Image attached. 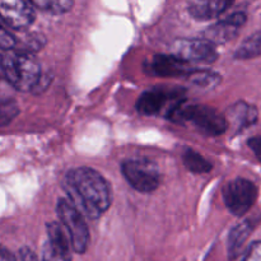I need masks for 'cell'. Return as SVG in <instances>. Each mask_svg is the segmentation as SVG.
I'll return each instance as SVG.
<instances>
[{
    "instance_id": "6da1fadb",
    "label": "cell",
    "mask_w": 261,
    "mask_h": 261,
    "mask_svg": "<svg viewBox=\"0 0 261 261\" xmlns=\"http://www.w3.org/2000/svg\"><path fill=\"white\" fill-rule=\"evenodd\" d=\"M68 200L89 219H97L111 206V188L106 178L89 167L69 171L63 181Z\"/></svg>"
},
{
    "instance_id": "7a4b0ae2",
    "label": "cell",
    "mask_w": 261,
    "mask_h": 261,
    "mask_svg": "<svg viewBox=\"0 0 261 261\" xmlns=\"http://www.w3.org/2000/svg\"><path fill=\"white\" fill-rule=\"evenodd\" d=\"M0 65L5 81L17 91H35L42 78L40 64L32 54L18 50L3 51Z\"/></svg>"
},
{
    "instance_id": "3957f363",
    "label": "cell",
    "mask_w": 261,
    "mask_h": 261,
    "mask_svg": "<svg viewBox=\"0 0 261 261\" xmlns=\"http://www.w3.org/2000/svg\"><path fill=\"white\" fill-rule=\"evenodd\" d=\"M168 119L177 124H190L199 133L209 137L222 135L228 127V122L223 115L204 105H189L185 102Z\"/></svg>"
},
{
    "instance_id": "277c9868",
    "label": "cell",
    "mask_w": 261,
    "mask_h": 261,
    "mask_svg": "<svg viewBox=\"0 0 261 261\" xmlns=\"http://www.w3.org/2000/svg\"><path fill=\"white\" fill-rule=\"evenodd\" d=\"M185 102V89L180 87H155L140 94L137 110L145 116L165 115L168 119Z\"/></svg>"
},
{
    "instance_id": "5b68a950",
    "label": "cell",
    "mask_w": 261,
    "mask_h": 261,
    "mask_svg": "<svg viewBox=\"0 0 261 261\" xmlns=\"http://www.w3.org/2000/svg\"><path fill=\"white\" fill-rule=\"evenodd\" d=\"M121 172L133 189L143 194L153 193L162 181L160 167L149 158H130L121 163Z\"/></svg>"
},
{
    "instance_id": "8992f818",
    "label": "cell",
    "mask_w": 261,
    "mask_h": 261,
    "mask_svg": "<svg viewBox=\"0 0 261 261\" xmlns=\"http://www.w3.org/2000/svg\"><path fill=\"white\" fill-rule=\"evenodd\" d=\"M56 213H58L59 221L68 232L70 239L71 249L76 254H84L88 247L89 242V231L87 227L84 217L68 199L60 198L56 205Z\"/></svg>"
},
{
    "instance_id": "52a82bcc",
    "label": "cell",
    "mask_w": 261,
    "mask_h": 261,
    "mask_svg": "<svg viewBox=\"0 0 261 261\" xmlns=\"http://www.w3.org/2000/svg\"><path fill=\"white\" fill-rule=\"evenodd\" d=\"M257 199V188L246 178H234L223 189V200L233 216H245Z\"/></svg>"
},
{
    "instance_id": "ba28073f",
    "label": "cell",
    "mask_w": 261,
    "mask_h": 261,
    "mask_svg": "<svg viewBox=\"0 0 261 261\" xmlns=\"http://www.w3.org/2000/svg\"><path fill=\"white\" fill-rule=\"evenodd\" d=\"M171 55L186 61V63L212 64L218 59L214 45L206 40H190L180 38L171 45Z\"/></svg>"
},
{
    "instance_id": "9c48e42d",
    "label": "cell",
    "mask_w": 261,
    "mask_h": 261,
    "mask_svg": "<svg viewBox=\"0 0 261 261\" xmlns=\"http://www.w3.org/2000/svg\"><path fill=\"white\" fill-rule=\"evenodd\" d=\"M47 240L42 247V261H71V244L63 224L51 222L46 226Z\"/></svg>"
},
{
    "instance_id": "30bf717a",
    "label": "cell",
    "mask_w": 261,
    "mask_h": 261,
    "mask_svg": "<svg viewBox=\"0 0 261 261\" xmlns=\"http://www.w3.org/2000/svg\"><path fill=\"white\" fill-rule=\"evenodd\" d=\"M36 8L24 0H4L0 3V18L3 23L15 31L27 30L36 18Z\"/></svg>"
},
{
    "instance_id": "8fae6325",
    "label": "cell",
    "mask_w": 261,
    "mask_h": 261,
    "mask_svg": "<svg viewBox=\"0 0 261 261\" xmlns=\"http://www.w3.org/2000/svg\"><path fill=\"white\" fill-rule=\"evenodd\" d=\"M246 22V14L242 12L233 13L224 19L219 20L216 24L206 28L203 33L204 40L212 45H222L233 40L239 33V30Z\"/></svg>"
},
{
    "instance_id": "7c38bea8",
    "label": "cell",
    "mask_w": 261,
    "mask_h": 261,
    "mask_svg": "<svg viewBox=\"0 0 261 261\" xmlns=\"http://www.w3.org/2000/svg\"><path fill=\"white\" fill-rule=\"evenodd\" d=\"M145 70L154 76L171 78V76H188L193 71V69H190L189 63L171 55V54L170 55L158 54L145 64Z\"/></svg>"
},
{
    "instance_id": "4fadbf2b",
    "label": "cell",
    "mask_w": 261,
    "mask_h": 261,
    "mask_svg": "<svg viewBox=\"0 0 261 261\" xmlns=\"http://www.w3.org/2000/svg\"><path fill=\"white\" fill-rule=\"evenodd\" d=\"M226 119L229 125L237 130H242L255 124L257 120V110L252 105L240 101L232 105L226 112Z\"/></svg>"
},
{
    "instance_id": "5bb4252c",
    "label": "cell",
    "mask_w": 261,
    "mask_h": 261,
    "mask_svg": "<svg viewBox=\"0 0 261 261\" xmlns=\"http://www.w3.org/2000/svg\"><path fill=\"white\" fill-rule=\"evenodd\" d=\"M233 3L226 0H201L191 2L189 4V13L193 18L199 20H208L219 17L224 10L232 7Z\"/></svg>"
},
{
    "instance_id": "9a60e30c",
    "label": "cell",
    "mask_w": 261,
    "mask_h": 261,
    "mask_svg": "<svg viewBox=\"0 0 261 261\" xmlns=\"http://www.w3.org/2000/svg\"><path fill=\"white\" fill-rule=\"evenodd\" d=\"M252 229H254V223L251 221L242 222L232 229L228 237V252L231 259L239 256Z\"/></svg>"
},
{
    "instance_id": "2e32d148",
    "label": "cell",
    "mask_w": 261,
    "mask_h": 261,
    "mask_svg": "<svg viewBox=\"0 0 261 261\" xmlns=\"http://www.w3.org/2000/svg\"><path fill=\"white\" fill-rule=\"evenodd\" d=\"M182 162L190 172L196 173V175L206 173L213 168V165L193 148H185L182 150Z\"/></svg>"
},
{
    "instance_id": "e0dca14e",
    "label": "cell",
    "mask_w": 261,
    "mask_h": 261,
    "mask_svg": "<svg viewBox=\"0 0 261 261\" xmlns=\"http://www.w3.org/2000/svg\"><path fill=\"white\" fill-rule=\"evenodd\" d=\"M261 55V33H254L249 36L244 42L240 45L234 53L233 58L236 60H249Z\"/></svg>"
},
{
    "instance_id": "ac0fdd59",
    "label": "cell",
    "mask_w": 261,
    "mask_h": 261,
    "mask_svg": "<svg viewBox=\"0 0 261 261\" xmlns=\"http://www.w3.org/2000/svg\"><path fill=\"white\" fill-rule=\"evenodd\" d=\"M188 81L200 88H213L221 83L222 76L212 70H193L188 75Z\"/></svg>"
},
{
    "instance_id": "d6986e66",
    "label": "cell",
    "mask_w": 261,
    "mask_h": 261,
    "mask_svg": "<svg viewBox=\"0 0 261 261\" xmlns=\"http://www.w3.org/2000/svg\"><path fill=\"white\" fill-rule=\"evenodd\" d=\"M31 3L36 9L54 15L64 14L74 7V2L69 0H32Z\"/></svg>"
},
{
    "instance_id": "ffe728a7",
    "label": "cell",
    "mask_w": 261,
    "mask_h": 261,
    "mask_svg": "<svg viewBox=\"0 0 261 261\" xmlns=\"http://www.w3.org/2000/svg\"><path fill=\"white\" fill-rule=\"evenodd\" d=\"M19 114L18 105L15 103L14 99H3L2 107H0V122L2 126L9 124L17 115Z\"/></svg>"
},
{
    "instance_id": "44dd1931",
    "label": "cell",
    "mask_w": 261,
    "mask_h": 261,
    "mask_svg": "<svg viewBox=\"0 0 261 261\" xmlns=\"http://www.w3.org/2000/svg\"><path fill=\"white\" fill-rule=\"evenodd\" d=\"M46 43V38L45 36L41 35V33H30V35L25 36V38L23 40L22 45V53H27V54H33L36 51L41 50L43 47V45Z\"/></svg>"
},
{
    "instance_id": "7402d4cb",
    "label": "cell",
    "mask_w": 261,
    "mask_h": 261,
    "mask_svg": "<svg viewBox=\"0 0 261 261\" xmlns=\"http://www.w3.org/2000/svg\"><path fill=\"white\" fill-rule=\"evenodd\" d=\"M0 46L3 51H10L17 46V40L10 32H8L5 28L0 30Z\"/></svg>"
},
{
    "instance_id": "603a6c76",
    "label": "cell",
    "mask_w": 261,
    "mask_h": 261,
    "mask_svg": "<svg viewBox=\"0 0 261 261\" xmlns=\"http://www.w3.org/2000/svg\"><path fill=\"white\" fill-rule=\"evenodd\" d=\"M242 261H261V241L252 242L247 247Z\"/></svg>"
},
{
    "instance_id": "cb8c5ba5",
    "label": "cell",
    "mask_w": 261,
    "mask_h": 261,
    "mask_svg": "<svg viewBox=\"0 0 261 261\" xmlns=\"http://www.w3.org/2000/svg\"><path fill=\"white\" fill-rule=\"evenodd\" d=\"M247 145H249L250 149L254 152V154L256 155L257 160L261 162V138L260 137L250 138V139L247 140Z\"/></svg>"
},
{
    "instance_id": "d4e9b609",
    "label": "cell",
    "mask_w": 261,
    "mask_h": 261,
    "mask_svg": "<svg viewBox=\"0 0 261 261\" xmlns=\"http://www.w3.org/2000/svg\"><path fill=\"white\" fill-rule=\"evenodd\" d=\"M19 256L20 261H38L35 252L31 249H28V247H22L19 250Z\"/></svg>"
},
{
    "instance_id": "484cf974",
    "label": "cell",
    "mask_w": 261,
    "mask_h": 261,
    "mask_svg": "<svg viewBox=\"0 0 261 261\" xmlns=\"http://www.w3.org/2000/svg\"><path fill=\"white\" fill-rule=\"evenodd\" d=\"M0 261H17V259L7 247H3L2 252H0Z\"/></svg>"
}]
</instances>
